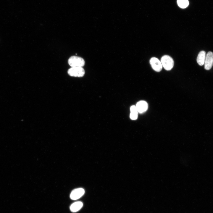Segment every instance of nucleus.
Returning <instances> with one entry per match:
<instances>
[{
  "label": "nucleus",
  "instance_id": "nucleus-1",
  "mask_svg": "<svg viewBox=\"0 0 213 213\" xmlns=\"http://www.w3.org/2000/svg\"><path fill=\"white\" fill-rule=\"evenodd\" d=\"M162 67L167 70H170L173 67L174 62L172 58L168 55L162 56L161 59Z\"/></svg>",
  "mask_w": 213,
  "mask_h": 213
},
{
  "label": "nucleus",
  "instance_id": "nucleus-2",
  "mask_svg": "<svg viewBox=\"0 0 213 213\" xmlns=\"http://www.w3.org/2000/svg\"><path fill=\"white\" fill-rule=\"evenodd\" d=\"M68 63L71 67H82L85 64L84 59L79 57L73 56L71 57L68 60Z\"/></svg>",
  "mask_w": 213,
  "mask_h": 213
},
{
  "label": "nucleus",
  "instance_id": "nucleus-3",
  "mask_svg": "<svg viewBox=\"0 0 213 213\" xmlns=\"http://www.w3.org/2000/svg\"><path fill=\"white\" fill-rule=\"evenodd\" d=\"M68 74L70 76L81 77L85 74V71L82 67H72L67 71Z\"/></svg>",
  "mask_w": 213,
  "mask_h": 213
},
{
  "label": "nucleus",
  "instance_id": "nucleus-4",
  "mask_svg": "<svg viewBox=\"0 0 213 213\" xmlns=\"http://www.w3.org/2000/svg\"><path fill=\"white\" fill-rule=\"evenodd\" d=\"M150 63L152 69L155 71L159 72L162 70V63L157 58L152 57L150 60Z\"/></svg>",
  "mask_w": 213,
  "mask_h": 213
},
{
  "label": "nucleus",
  "instance_id": "nucleus-5",
  "mask_svg": "<svg viewBox=\"0 0 213 213\" xmlns=\"http://www.w3.org/2000/svg\"><path fill=\"white\" fill-rule=\"evenodd\" d=\"M204 68L206 70H210L213 65V53L208 52L206 55L204 62Z\"/></svg>",
  "mask_w": 213,
  "mask_h": 213
},
{
  "label": "nucleus",
  "instance_id": "nucleus-6",
  "mask_svg": "<svg viewBox=\"0 0 213 213\" xmlns=\"http://www.w3.org/2000/svg\"><path fill=\"white\" fill-rule=\"evenodd\" d=\"M85 193L84 190L82 188H79L73 190L71 192L70 197L72 200H75L80 198Z\"/></svg>",
  "mask_w": 213,
  "mask_h": 213
},
{
  "label": "nucleus",
  "instance_id": "nucleus-7",
  "mask_svg": "<svg viewBox=\"0 0 213 213\" xmlns=\"http://www.w3.org/2000/svg\"><path fill=\"white\" fill-rule=\"evenodd\" d=\"M136 106L138 112L141 113L146 112L148 108V104L145 101H141L137 103Z\"/></svg>",
  "mask_w": 213,
  "mask_h": 213
},
{
  "label": "nucleus",
  "instance_id": "nucleus-8",
  "mask_svg": "<svg viewBox=\"0 0 213 213\" xmlns=\"http://www.w3.org/2000/svg\"><path fill=\"white\" fill-rule=\"evenodd\" d=\"M206 52L204 51H201L199 53L197 58V62L200 66H202L204 64Z\"/></svg>",
  "mask_w": 213,
  "mask_h": 213
},
{
  "label": "nucleus",
  "instance_id": "nucleus-9",
  "mask_svg": "<svg viewBox=\"0 0 213 213\" xmlns=\"http://www.w3.org/2000/svg\"><path fill=\"white\" fill-rule=\"evenodd\" d=\"M83 203L81 201L75 202L72 204L70 207V209L72 212H76L79 210L82 207Z\"/></svg>",
  "mask_w": 213,
  "mask_h": 213
},
{
  "label": "nucleus",
  "instance_id": "nucleus-10",
  "mask_svg": "<svg viewBox=\"0 0 213 213\" xmlns=\"http://www.w3.org/2000/svg\"><path fill=\"white\" fill-rule=\"evenodd\" d=\"M130 118L132 120H135L138 118V111L136 106L133 105L130 108Z\"/></svg>",
  "mask_w": 213,
  "mask_h": 213
},
{
  "label": "nucleus",
  "instance_id": "nucleus-11",
  "mask_svg": "<svg viewBox=\"0 0 213 213\" xmlns=\"http://www.w3.org/2000/svg\"><path fill=\"white\" fill-rule=\"evenodd\" d=\"M177 2L179 7L183 9L186 8L189 5L188 0H177Z\"/></svg>",
  "mask_w": 213,
  "mask_h": 213
}]
</instances>
